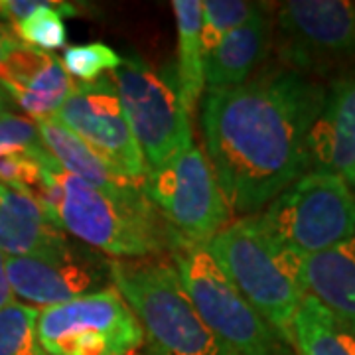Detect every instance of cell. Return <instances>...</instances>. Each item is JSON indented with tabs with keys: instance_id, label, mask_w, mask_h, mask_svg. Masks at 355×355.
<instances>
[{
	"instance_id": "2e32d148",
	"label": "cell",
	"mask_w": 355,
	"mask_h": 355,
	"mask_svg": "<svg viewBox=\"0 0 355 355\" xmlns=\"http://www.w3.org/2000/svg\"><path fill=\"white\" fill-rule=\"evenodd\" d=\"M65 231L28 193L0 184V251L6 257H42L67 251Z\"/></svg>"
},
{
	"instance_id": "277c9868",
	"label": "cell",
	"mask_w": 355,
	"mask_h": 355,
	"mask_svg": "<svg viewBox=\"0 0 355 355\" xmlns=\"http://www.w3.org/2000/svg\"><path fill=\"white\" fill-rule=\"evenodd\" d=\"M109 268L154 355H237L203 324L170 261L113 259Z\"/></svg>"
},
{
	"instance_id": "4fadbf2b",
	"label": "cell",
	"mask_w": 355,
	"mask_h": 355,
	"mask_svg": "<svg viewBox=\"0 0 355 355\" xmlns=\"http://www.w3.org/2000/svg\"><path fill=\"white\" fill-rule=\"evenodd\" d=\"M60 58L18 44L0 62V87L34 121L53 119L76 89Z\"/></svg>"
},
{
	"instance_id": "8fae6325",
	"label": "cell",
	"mask_w": 355,
	"mask_h": 355,
	"mask_svg": "<svg viewBox=\"0 0 355 355\" xmlns=\"http://www.w3.org/2000/svg\"><path fill=\"white\" fill-rule=\"evenodd\" d=\"M53 119L142 186L148 166L130 132L111 77L105 76L93 83H76V89Z\"/></svg>"
},
{
	"instance_id": "ba28073f",
	"label": "cell",
	"mask_w": 355,
	"mask_h": 355,
	"mask_svg": "<svg viewBox=\"0 0 355 355\" xmlns=\"http://www.w3.org/2000/svg\"><path fill=\"white\" fill-rule=\"evenodd\" d=\"M109 77L148 168L193 144L190 113L180 97L176 71L154 69L139 53H128Z\"/></svg>"
},
{
	"instance_id": "484cf974",
	"label": "cell",
	"mask_w": 355,
	"mask_h": 355,
	"mask_svg": "<svg viewBox=\"0 0 355 355\" xmlns=\"http://www.w3.org/2000/svg\"><path fill=\"white\" fill-rule=\"evenodd\" d=\"M14 302V292L10 288V282L6 277V254L0 251V310L4 306L12 304Z\"/></svg>"
},
{
	"instance_id": "e0dca14e",
	"label": "cell",
	"mask_w": 355,
	"mask_h": 355,
	"mask_svg": "<svg viewBox=\"0 0 355 355\" xmlns=\"http://www.w3.org/2000/svg\"><path fill=\"white\" fill-rule=\"evenodd\" d=\"M296 272L306 294L355 334V235L324 253H298Z\"/></svg>"
},
{
	"instance_id": "ffe728a7",
	"label": "cell",
	"mask_w": 355,
	"mask_h": 355,
	"mask_svg": "<svg viewBox=\"0 0 355 355\" xmlns=\"http://www.w3.org/2000/svg\"><path fill=\"white\" fill-rule=\"evenodd\" d=\"M172 10L176 16L178 65L176 81L180 97L188 113H193L202 99L203 53H202V0H174Z\"/></svg>"
},
{
	"instance_id": "d4e9b609",
	"label": "cell",
	"mask_w": 355,
	"mask_h": 355,
	"mask_svg": "<svg viewBox=\"0 0 355 355\" xmlns=\"http://www.w3.org/2000/svg\"><path fill=\"white\" fill-rule=\"evenodd\" d=\"M14 153L46 154L38 123L30 116L0 111V156Z\"/></svg>"
},
{
	"instance_id": "8992f818",
	"label": "cell",
	"mask_w": 355,
	"mask_h": 355,
	"mask_svg": "<svg viewBox=\"0 0 355 355\" xmlns=\"http://www.w3.org/2000/svg\"><path fill=\"white\" fill-rule=\"evenodd\" d=\"M272 50L279 65L318 81L354 71L355 2H282L272 18Z\"/></svg>"
},
{
	"instance_id": "f1b7e54d",
	"label": "cell",
	"mask_w": 355,
	"mask_h": 355,
	"mask_svg": "<svg viewBox=\"0 0 355 355\" xmlns=\"http://www.w3.org/2000/svg\"><path fill=\"white\" fill-rule=\"evenodd\" d=\"M0 111H2V109H0Z\"/></svg>"
},
{
	"instance_id": "52a82bcc",
	"label": "cell",
	"mask_w": 355,
	"mask_h": 355,
	"mask_svg": "<svg viewBox=\"0 0 355 355\" xmlns=\"http://www.w3.org/2000/svg\"><path fill=\"white\" fill-rule=\"evenodd\" d=\"M275 239L300 254L330 251L355 235V198L343 176L308 170L261 214Z\"/></svg>"
},
{
	"instance_id": "cb8c5ba5",
	"label": "cell",
	"mask_w": 355,
	"mask_h": 355,
	"mask_svg": "<svg viewBox=\"0 0 355 355\" xmlns=\"http://www.w3.org/2000/svg\"><path fill=\"white\" fill-rule=\"evenodd\" d=\"M121 60L123 58L103 42L67 46L60 58L67 76L81 79V83H93L101 77L113 73L121 65Z\"/></svg>"
},
{
	"instance_id": "3957f363",
	"label": "cell",
	"mask_w": 355,
	"mask_h": 355,
	"mask_svg": "<svg viewBox=\"0 0 355 355\" xmlns=\"http://www.w3.org/2000/svg\"><path fill=\"white\" fill-rule=\"evenodd\" d=\"M205 249L243 298L288 343L292 318L306 292L296 272V251L270 235L259 216L231 221Z\"/></svg>"
},
{
	"instance_id": "7c38bea8",
	"label": "cell",
	"mask_w": 355,
	"mask_h": 355,
	"mask_svg": "<svg viewBox=\"0 0 355 355\" xmlns=\"http://www.w3.org/2000/svg\"><path fill=\"white\" fill-rule=\"evenodd\" d=\"M6 277L24 304L50 308L109 286L111 268L97 253L71 245L55 254L6 257Z\"/></svg>"
},
{
	"instance_id": "83f0119b",
	"label": "cell",
	"mask_w": 355,
	"mask_h": 355,
	"mask_svg": "<svg viewBox=\"0 0 355 355\" xmlns=\"http://www.w3.org/2000/svg\"><path fill=\"white\" fill-rule=\"evenodd\" d=\"M343 180L347 182V186H349V190H352V193H354V198H355V166L343 176Z\"/></svg>"
},
{
	"instance_id": "5bb4252c",
	"label": "cell",
	"mask_w": 355,
	"mask_h": 355,
	"mask_svg": "<svg viewBox=\"0 0 355 355\" xmlns=\"http://www.w3.org/2000/svg\"><path fill=\"white\" fill-rule=\"evenodd\" d=\"M310 170L345 176L355 166V69L331 79L308 135Z\"/></svg>"
},
{
	"instance_id": "44dd1931",
	"label": "cell",
	"mask_w": 355,
	"mask_h": 355,
	"mask_svg": "<svg viewBox=\"0 0 355 355\" xmlns=\"http://www.w3.org/2000/svg\"><path fill=\"white\" fill-rule=\"evenodd\" d=\"M77 8L69 2H44L38 10L26 16L22 22L12 26V34L16 40L34 50L50 53L51 50L64 48L67 40L64 16H76Z\"/></svg>"
},
{
	"instance_id": "d6986e66",
	"label": "cell",
	"mask_w": 355,
	"mask_h": 355,
	"mask_svg": "<svg viewBox=\"0 0 355 355\" xmlns=\"http://www.w3.org/2000/svg\"><path fill=\"white\" fill-rule=\"evenodd\" d=\"M288 345L296 355H355V334L306 294L292 318Z\"/></svg>"
},
{
	"instance_id": "7a4b0ae2",
	"label": "cell",
	"mask_w": 355,
	"mask_h": 355,
	"mask_svg": "<svg viewBox=\"0 0 355 355\" xmlns=\"http://www.w3.org/2000/svg\"><path fill=\"white\" fill-rule=\"evenodd\" d=\"M44 193L40 205L67 235L113 259L160 257L172 249L176 235L142 190L101 191L44 162Z\"/></svg>"
},
{
	"instance_id": "9c48e42d",
	"label": "cell",
	"mask_w": 355,
	"mask_h": 355,
	"mask_svg": "<svg viewBox=\"0 0 355 355\" xmlns=\"http://www.w3.org/2000/svg\"><path fill=\"white\" fill-rule=\"evenodd\" d=\"M142 193L180 241L207 245L231 223V207L205 153L193 142L162 164L148 168Z\"/></svg>"
},
{
	"instance_id": "9a60e30c",
	"label": "cell",
	"mask_w": 355,
	"mask_h": 355,
	"mask_svg": "<svg viewBox=\"0 0 355 355\" xmlns=\"http://www.w3.org/2000/svg\"><path fill=\"white\" fill-rule=\"evenodd\" d=\"M272 50V8L263 4L245 24L231 30L216 50L203 58V83L207 89L239 87L254 76Z\"/></svg>"
},
{
	"instance_id": "5b68a950",
	"label": "cell",
	"mask_w": 355,
	"mask_h": 355,
	"mask_svg": "<svg viewBox=\"0 0 355 355\" xmlns=\"http://www.w3.org/2000/svg\"><path fill=\"white\" fill-rule=\"evenodd\" d=\"M172 265L203 324L237 355H288V343L249 304L205 245L176 239Z\"/></svg>"
},
{
	"instance_id": "30bf717a",
	"label": "cell",
	"mask_w": 355,
	"mask_h": 355,
	"mask_svg": "<svg viewBox=\"0 0 355 355\" xmlns=\"http://www.w3.org/2000/svg\"><path fill=\"white\" fill-rule=\"evenodd\" d=\"M36 334L48 355H135L144 330L113 284L40 310Z\"/></svg>"
},
{
	"instance_id": "4316f807",
	"label": "cell",
	"mask_w": 355,
	"mask_h": 355,
	"mask_svg": "<svg viewBox=\"0 0 355 355\" xmlns=\"http://www.w3.org/2000/svg\"><path fill=\"white\" fill-rule=\"evenodd\" d=\"M18 44H20V42L16 40V36L12 34V30L0 26V62L6 58V53H10Z\"/></svg>"
},
{
	"instance_id": "603a6c76",
	"label": "cell",
	"mask_w": 355,
	"mask_h": 355,
	"mask_svg": "<svg viewBox=\"0 0 355 355\" xmlns=\"http://www.w3.org/2000/svg\"><path fill=\"white\" fill-rule=\"evenodd\" d=\"M38 308L12 302L0 310V355H48L38 342Z\"/></svg>"
},
{
	"instance_id": "7402d4cb",
	"label": "cell",
	"mask_w": 355,
	"mask_h": 355,
	"mask_svg": "<svg viewBox=\"0 0 355 355\" xmlns=\"http://www.w3.org/2000/svg\"><path fill=\"white\" fill-rule=\"evenodd\" d=\"M265 2L249 0H203L202 2V53L209 55L231 30L245 24Z\"/></svg>"
},
{
	"instance_id": "ac0fdd59",
	"label": "cell",
	"mask_w": 355,
	"mask_h": 355,
	"mask_svg": "<svg viewBox=\"0 0 355 355\" xmlns=\"http://www.w3.org/2000/svg\"><path fill=\"white\" fill-rule=\"evenodd\" d=\"M38 123L40 139L53 162L64 172L77 180L85 182L91 188L101 191L121 193V191L142 190V186L125 176L116 166H113L105 156L93 150L87 142L64 127L55 119H44Z\"/></svg>"
},
{
	"instance_id": "6da1fadb",
	"label": "cell",
	"mask_w": 355,
	"mask_h": 355,
	"mask_svg": "<svg viewBox=\"0 0 355 355\" xmlns=\"http://www.w3.org/2000/svg\"><path fill=\"white\" fill-rule=\"evenodd\" d=\"M326 85L282 65L202 99L205 158L231 211L257 216L310 170L308 135Z\"/></svg>"
}]
</instances>
